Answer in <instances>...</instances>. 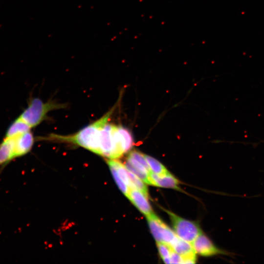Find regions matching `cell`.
<instances>
[{"mask_svg":"<svg viewBox=\"0 0 264 264\" xmlns=\"http://www.w3.org/2000/svg\"><path fill=\"white\" fill-rule=\"evenodd\" d=\"M129 156L132 157L143 165L149 173L151 172L145 155L142 153L137 151H133L130 153Z\"/></svg>","mask_w":264,"mask_h":264,"instance_id":"17","label":"cell"},{"mask_svg":"<svg viewBox=\"0 0 264 264\" xmlns=\"http://www.w3.org/2000/svg\"><path fill=\"white\" fill-rule=\"evenodd\" d=\"M149 166L151 172L162 176L169 173L165 166L154 157L148 155H144Z\"/></svg>","mask_w":264,"mask_h":264,"instance_id":"14","label":"cell"},{"mask_svg":"<svg viewBox=\"0 0 264 264\" xmlns=\"http://www.w3.org/2000/svg\"><path fill=\"white\" fill-rule=\"evenodd\" d=\"M133 144L132 134L128 129L108 122L101 131L100 155L118 158L130 151Z\"/></svg>","mask_w":264,"mask_h":264,"instance_id":"2","label":"cell"},{"mask_svg":"<svg viewBox=\"0 0 264 264\" xmlns=\"http://www.w3.org/2000/svg\"><path fill=\"white\" fill-rule=\"evenodd\" d=\"M196 252L202 256L209 257L219 254L229 255L228 252L218 248L203 233L200 234L192 243Z\"/></svg>","mask_w":264,"mask_h":264,"instance_id":"6","label":"cell"},{"mask_svg":"<svg viewBox=\"0 0 264 264\" xmlns=\"http://www.w3.org/2000/svg\"><path fill=\"white\" fill-rule=\"evenodd\" d=\"M157 247L159 255L166 264H171L170 255L172 251L171 246L166 243L157 242Z\"/></svg>","mask_w":264,"mask_h":264,"instance_id":"15","label":"cell"},{"mask_svg":"<svg viewBox=\"0 0 264 264\" xmlns=\"http://www.w3.org/2000/svg\"><path fill=\"white\" fill-rule=\"evenodd\" d=\"M31 128L18 117L9 126L4 138H13L25 132L30 131Z\"/></svg>","mask_w":264,"mask_h":264,"instance_id":"13","label":"cell"},{"mask_svg":"<svg viewBox=\"0 0 264 264\" xmlns=\"http://www.w3.org/2000/svg\"><path fill=\"white\" fill-rule=\"evenodd\" d=\"M13 138L15 159L27 154L31 150L34 142L33 135L30 131Z\"/></svg>","mask_w":264,"mask_h":264,"instance_id":"7","label":"cell"},{"mask_svg":"<svg viewBox=\"0 0 264 264\" xmlns=\"http://www.w3.org/2000/svg\"><path fill=\"white\" fill-rule=\"evenodd\" d=\"M129 178L133 188H135L148 197V188L145 182L135 175L129 171Z\"/></svg>","mask_w":264,"mask_h":264,"instance_id":"16","label":"cell"},{"mask_svg":"<svg viewBox=\"0 0 264 264\" xmlns=\"http://www.w3.org/2000/svg\"><path fill=\"white\" fill-rule=\"evenodd\" d=\"M171 264H183V257L172 250L170 255Z\"/></svg>","mask_w":264,"mask_h":264,"instance_id":"18","label":"cell"},{"mask_svg":"<svg viewBox=\"0 0 264 264\" xmlns=\"http://www.w3.org/2000/svg\"><path fill=\"white\" fill-rule=\"evenodd\" d=\"M125 165L129 171L139 177L145 183L151 185L150 173L140 163L128 155Z\"/></svg>","mask_w":264,"mask_h":264,"instance_id":"10","label":"cell"},{"mask_svg":"<svg viewBox=\"0 0 264 264\" xmlns=\"http://www.w3.org/2000/svg\"><path fill=\"white\" fill-rule=\"evenodd\" d=\"M165 211L170 217L174 232L181 239L192 243L202 233L196 222L182 218L167 210H165Z\"/></svg>","mask_w":264,"mask_h":264,"instance_id":"4","label":"cell"},{"mask_svg":"<svg viewBox=\"0 0 264 264\" xmlns=\"http://www.w3.org/2000/svg\"><path fill=\"white\" fill-rule=\"evenodd\" d=\"M114 107L100 118L71 135L52 134L44 138L45 140L71 143L82 147L100 155V143L101 131L108 122Z\"/></svg>","mask_w":264,"mask_h":264,"instance_id":"1","label":"cell"},{"mask_svg":"<svg viewBox=\"0 0 264 264\" xmlns=\"http://www.w3.org/2000/svg\"><path fill=\"white\" fill-rule=\"evenodd\" d=\"M149 176L152 185L179 189L178 180L170 173L164 175L159 176L151 172Z\"/></svg>","mask_w":264,"mask_h":264,"instance_id":"9","label":"cell"},{"mask_svg":"<svg viewBox=\"0 0 264 264\" xmlns=\"http://www.w3.org/2000/svg\"><path fill=\"white\" fill-rule=\"evenodd\" d=\"M151 233L157 242L170 244L177 235L154 213L146 216Z\"/></svg>","mask_w":264,"mask_h":264,"instance_id":"5","label":"cell"},{"mask_svg":"<svg viewBox=\"0 0 264 264\" xmlns=\"http://www.w3.org/2000/svg\"><path fill=\"white\" fill-rule=\"evenodd\" d=\"M172 249L181 255L183 258L196 257V252L191 243L176 236L170 244Z\"/></svg>","mask_w":264,"mask_h":264,"instance_id":"12","label":"cell"},{"mask_svg":"<svg viewBox=\"0 0 264 264\" xmlns=\"http://www.w3.org/2000/svg\"><path fill=\"white\" fill-rule=\"evenodd\" d=\"M64 107L61 104L52 101L44 102L39 98H34L18 117L32 128L40 124L49 111Z\"/></svg>","mask_w":264,"mask_h":264,"instance_id":"3","label":"cell"},{"mask_svg":"<svg viewBox=\"0 0 264 264\" xmlns=\"http://www.w3.org/2000/svg\"><path fill=\"white\" fill-rule=\"evenodd\" d=\"M14 159V139L3 138L0 143V168L5 167Z\"/></svg>","mask_w":264,"mask_h":264,"instance_id":"11","label":"cell"},{"mask_svg":"<svg viewBox=\"0 0 264 264\" xmlns=\"http://www.w3.org/2000/svg\"><path fill=\"white\" fill-rule=\"evenodd\" d=\"M148 197L135 188H130L127 198L146 216L153 213Z\"/></svg>","mask_w":264,"mask_h":264,"instance_id":"8","label":"cell"}]
</instances>
